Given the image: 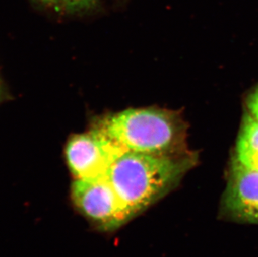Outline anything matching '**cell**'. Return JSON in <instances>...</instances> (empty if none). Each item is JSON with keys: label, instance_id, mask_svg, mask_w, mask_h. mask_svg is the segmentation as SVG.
<instances>
[{"label": "cell", "instance_id": "obj_4", "mask_svg": "<svg viewBox=\"0 0 258 257\" xmlns=\"http://www.w3.org/2000/svg\"><path fill=\"white\" fill-rule=\"evenodd\" d=\"M124 149L97 128L73 136L66 146V160L75 179L105 175Z\"/></svg>", "mask_w": 258, "mask_h": 257}, {"label": "cell", "instance_id": "obj_6", "mask_svg": "<svg viewBox=\"0 0 258 257\" xmlns=\"http://www.w3.org/2000/svg\"><path fill=\"white\" fill-rule=\"evenodd\" d=\"M235 158L241 165L258 170V119L250 114L242 122Z\"/></svg>", "mask_w": 258, "mask_h": 257}, {"label": "cell", "instance_id": "obj_2", "mask_svg": "<svg viewBox=\"0 0 258 257\" xmlns=\"http://www.w3.org/2000/svg\"><path fill=\"white\" fill-rule=\"evenodd\" d=\"M99 130L125 151L166 156L189 154L185 122L170 110L126 109L105 119Z\"/></svg>", "mask_w": 258, "mask_h": 257}, {"label": "cell", "instance_id": "obj_7", "mask_svg": "<svg viewBox=\"0 0 258 257\" xmlns=\"http://www.w3.org/2000/svg\"><path fill=\"white\" fill-rule=\"evenodd\" d=\"M34 4L64 14L87 12L97 6L100 0H31Z\"/></svg>", "mask_w": 258, "mask_h": 257}, {"label": "cell", "instance_id": "obj_3", "mask_svg": "<svg viewBox=\"0 0 258 257\" xmlns=\"http://www.w3.org/2000/svg\"><path fill=\"white\" fill-rule=\"evenodd\" d=\"M71 197L81 215L102 231L116 230L132 219L105 175L75 179Z\"/></svg>", "mask_w": 258, "mask_h": 257}, {"label": "cell", "instance_id": "obj_1", "mask_svg": "<svg viewBox=\"0 0 258 257\" xmlns=\"http://www.w3.org/2000/svg\"><path fill=\"white\" fill-rule=\"evenodd\" d=\"M195 162L190 153L166 156L125 151L105 176L133 218L168 194Z\"/></svg>", "mask_w": 258, "mask_h": 257}, {"label": "cell", "instance_id": "obj_8", "mask_svg": "<svg viewBox=\"0 0 258 257\" xmlns=\"http://www.w3.org/2000/svg\"><path fill=\"white\" fill-rule=\"evenodd\" d=\"M247 107L251 116L258 119V88L249 96Z\"/></svg>", "mask_w": 258, "mask_h": 257}, {"label": "cell", "instance_id": "obj_5", "mask_svg": "<svg viewBox=\"0 0 258 257\" xmlns=\"http://www.w3.org/2000/svg\"><path fill=\"white\" fill-rule=\"evenodd\" d=\"M222 207L233 221L258 225V170L234 158Z\"/></svg>", "mask_w": 258, "mask_h": 257}]
</instances>
